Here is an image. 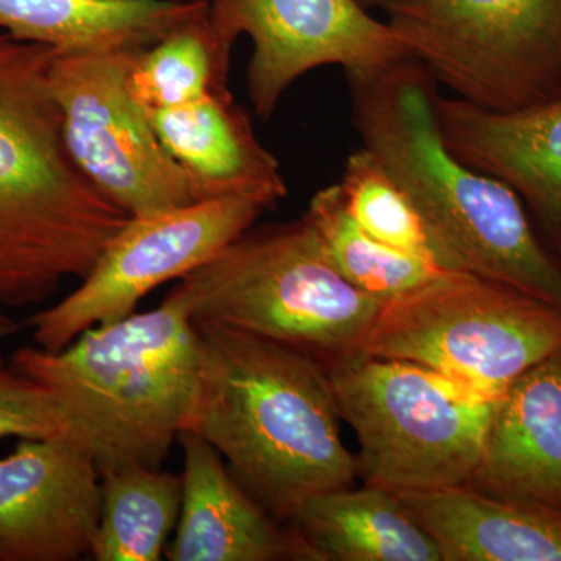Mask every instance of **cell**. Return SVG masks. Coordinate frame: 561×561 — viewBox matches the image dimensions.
Returning a JSON list of instances; mask_svg holds the SVG:
<instances>
[{"instance_id":"4316f807","label":"cell","mask_w":561,"mask_h":561,"mask_svg":"<svg viewBox=\"0 0 561 561\" xmlns=\"http://www.w3.org/2000/svg\"><path fill=\"white\" fill-rule=\"evenodd\" d=\"M202 2H209V0H202Z\"/></svg>"},{"instance_id":"44dd1931","label":"cell","mask_w":561,"mask_h":561,"mask_svg":"<svg viewBox=\"0 0 561 561\" xmlns=\"http://www.w3.org/2000/svg\"><path fill=\"white\" fill-rule=\"evenodd\" d=\"M305 217L343 278L382 306L446 271L430 257L393 249L368 234L351 216L339 183L317 192Z\"/></svg>"},{"instance_id":"8992f818","label":"cell","mask_w":561,"mask_h":561,"mask_svg":"<svg viewBox=\"0 0 561 561\" xmlns=\"http://www.w3.org/2000/svg\"><path fill=\"white\" fill-rule=\"evenodd\" d=\"M328 371L359 440L365 483L416 491L470 482L497 401L423 365L362 351Z\"/></svg>"},{"instance_id":"484cf974","label":"cell","mask_w":561,"mask_h":561,"mask_svg":"<svg viewBox=\"0 0 561 561\" xmlns=\"http://www.w3.org/2000/svg\"><path fill=\"white\" fill-rule=\"evenodd\" d=\"M0 365H5V360L2 359V356H0Z\"/></svg>"},{"instance_id":"ac0fdd59","label":"cell","mask_w":561,"mask_h":561,"mask_svg":"<svg viewBox=\"0 0 561 561\" xmlns=\"http://www.w3.org/2000/svg\"><path fill=\"white\" fill-rule=\"evenodd\" d=\"M206 16L202 0H0V31L58 54L146 50Z\"/></svg>"},{"instance_id":"52a82bcc","label":"cell","mask_w":561,"mask_h":561,"mask_svg":"<svg viewBox=\"0 0 561 561\" xmlns=\"http://www.w3.org/2000/svg\"><path fill=\"white\" fill-rule=\"evenodd\" d=\"M561 350V308L507 284L445 271L382 306L362 353L423 365L497 401Z\"/></svg>"},{"instance_id":"4fadbf2b","label":"cell","mask_w":561,"mask_h":561,"mask_svg":"<svg viewBox=\"0 0 561 561\" xmlns=\"http://www.w3.org/2000/svg\"><path fill=\"white\" fill-rule=\"evenodd\" d=\"M448 149L502 181L524 203L561 257V98L516 111H490L454 95L435 98Z\"/></svg>"},{"instance_id":"ffe728a7","label":"cell","mask_w":561,"mask_h":561,"mask_svg":"<svg viewBox=\"0 0 561 561\" xmlns=\"http://www.w3.org/2000/svg\"><path fill=\"white\" fill-rule=\"evenodd\" d=\"M102 516L92 559L160 561L179 524L183 479L162 468L124 467L101 474Z\"/></svg>"},{"instance_id":"5bb4252c","label":"cell","mask_w":561,"mask_h":561,"mask_svg":"<svg viewBox=\"0 0 561 561\" xmlns=\"http://www.w3.org/2000/svg\"><path fill=\"white\" fill-rule=\"evenodd\" d=\"M183 502L171 561H311L290 524L276 522L247 493L224 457L192 431H181Z\"/></svg>"},{"instance_id":"d6986e66","label":"cell","mask_w":561,"mask_h":561,"mask_svg":"<svg viewBox=\"0 0 561 561\" xmlns=\"http://www.w3.org/2000/svg\"><path fill=\"white\" fill-rule=\"evenodd\" d=\"M290 526L311 561H443L400 494L373 483L312 497Z\"/></svg>"},{"instance_id":"e0dca14e","label":"cell","mask_w":561,"mask_h":561,"mask_svg":"<svg viewBox=\"0 0 561 561\" xmlns=\"http://www.w3.org/2000/svg\"><path fill=\"white\" fill-rule=\"evenodd\" d=\"M397 493L443 561H561V511L468 486Z\"/></svg>"},{"instance_id":"30bf717a","label":"cell","mask_w":561,"mask_h":561,"mask_svg":"<svg viewBox=\"0 0 561 561\" xmlns=\"http://www.w3.org/2000/svg\"><path fill=\"white\" fill-rule=\"evenodd\" d=\"M267 206L254 198H210L130 217L103 247L79 286L22 328L46 351H60L90 328L136 312L151 290L190 275L250 230Z\"/></svg>"},{"instance_id":"277c9868","label":"cell","mask_w":561,"mask_h":561,"mask_svg":"<svg viewBox=\"0 0 561 561\" xmlns=\"http://www.w3.org/2000/svg\"><path fill=\"white\" fill-rule=\"evenodd\" d=\"M201 360L197 324L169 291L153 311L98 324L60 351L22 346L11 367L54 394L103 474L162 468L186 430Z\"/></svg>"},{"instance_id":"d4e9b609","label":"cell","mask_w":561,"mask_h":561,"mask_svg":"<svg viewBox=\"0 0 561 561\" xmlns=\"http://www.w3.org/2000/svg\"><path fill=\"white\" fill-rule=\"evenodd\" d=\"M357 2L362 3V5H364L365 9H367V7L370 5H381L383 0H357Z\"/></svg>"},{"instance_id":"6da1fadb","label":"cell","mask_w":561,"mask_h":561,"mask_svg":"<svg viewBox=\"0 0 561 561\" xmlns=\"http://www.w3.org/2000/svg\"><path fill=\"white\" fill-rule=\"evenodd\" d=\"M202 343L197 393L186 430L276 522L359 478L343 443L330 371L308 354L260 335L195 321Z\"/></svg>"},{"instance_id":"3957f363","label":"cell","mask_w":561,"mask_h":561,"mask_svg":"<svg viewBox=\"0 0 561 561\" xmlns=\"http://www.w3.org/2000/svg\"><path fill=\"white\" fill-rule=\"evenodd\" d=\"M55 54L0 32V339L22 328L10 311L83 279L130 219L70 157Z\"/></svg>"},{"instance_id":"7c38bea8","label":"cell","mask_w":561,"mask_h":561,"mask_svg":"<svg viewBox=\"0 0 561 561\" xmlns=\"http://www.w3.org/2000/svg\"><path fill=\"white\" fill-rule=\"evenodd\" d=\"M102 516L98 463L76 438H21L0 459V561L91 557Z\"/></svg>"},{"instance_id":"603a6c76","label":"cell","mask_w":561,"mask_h":561,"mask_svg":"<svg viewBox=\"0 0 561 561\" xmlns=\"http://www.w3.org/2000/svg\"><path fill=\"white\" fill-rule=\"evenodd\" d=\"M339 184L351 216L368 234L440 264L419 210L375 154L364 147L353 151Z\"/></svg>"},{"instance_id":"9c48e42d","label":"cell","mask_w":561,"mask_h":561,"mask_svg":"<svg viewBox=\"0 0 561 561\" xmlns=\"http://www.w3.org/2000/svg\"><path fill=\"white\" fill-rule=\"evenodd\" d=\"M139 51H57L50 68L70 157L130 217L203 202L133 98L128 77Z\"/></svg>"},{"instance_id":"ba28073f","label":"cell","mask_w":561,"mask_h":561,"mask_svg":"<svg viewBox=\"0 0 561 561\" xmlns=\"http://www.w3.org/2000/svg\"><path fill=\"white\" fill-rule=\"evenodd\" d=\"M405 55L490 111L561 98V0H383Z\"/></svg>"},{"instance_id":"9a60e30c","label":"cell","mask_w":561,"mask_h":561,"mask_svg":"<svg viewBox=\"0 0 561 561\" xmlns=\"http://www.w3.org/2000/svg\"><path fill=\"white\" fill-rule=\"evenodd\" d=\"M468 489L561 511V350L505 390Z\"/></svg>"},{"instance_id":"5b68a950","label":"cell","mask_w":561,"mask_h":561,"mask_svg":"<svg viewBox=\"0 0 561 561\" xmlns=\"http://www.w3.org/2000/svg\"><path fill=\"white\" fill-rule=\"evenodd\" d=\"M171 294L194 321L260 335L327 368L360 353L382 308L343 278L306 217L251 227Z\"/></svg>"},{"instance_id":"2e32d148","label":"cell","mask_w":561,"mask_h":561,"mask_svg":"<svg viewBox=\"0 0 561 561\" xmlns=\"http://www.w3.org/2000/svg\"><path fill=\"white\" fill-rule=\"evenodd\" d=\"M146 113L162 146L197 184L203 201L239 195L272 208L286 197L279 162L256 138L230 91Z\"/></svg>"},{"instance_id":"8fae6325","label":"cell","mask_w":561,"mask_h":561,"mask_svg":"<svg viewBox=\"0 0 561 561\" xmlns=\"http://www.w3.org/2000/svg\"><path fill=\"white\" fill-rule=\"evenodd\" d=\"M208 25L227 68L236 39L253 41L247 92L261 119L311 70L339 66L357 79L408 57L389 22L357 0H209Z\"/></svg>"},{"instance_id":"7a4b0ae2","label":"cell","mask_w":561,"mask_h":561,"mask_svg":"<svg viewBox=\"0 0 561 561\" xmlns=\"http://www.w3.org/2000/svg\"><path fill=\"white\" fill-rule=\"evenodd\" d=\"M348 83L360 147L411 198L442 267L500 280L561 308V257L541 241L507 184L448 149L435 116L440 91L427 69L405 57Z\"/></svg>"},{"instance_id":"cb8c5ba5","label":"cell","mask_w":561,"mask_h":561,"mask_svg":"<svg viewBox=\"0 0 561 561\" xmlns=\"http://www.w3.org/2000/svg\"><path fill=\"white\" fill-rule=\"evenodd\" d=\"M70 435L61 405L43 383L0 365V440Z\"/></svg>"},{"instance_id":"7402d4cb","label":"cell","mask_w":561,"mask_h":561,"mask_svg":"<svg viewBox=\"0 0 561 561\" xmlns=\"http://www.w3.org/2000/svg\"><path fill=\"white\" fill-rule=\"evenodd\" d=\"M228 72L206 16L139 51L128 84L144 108H173L201 101L214 91H230Z\"/></svg>"}]
</instances>
